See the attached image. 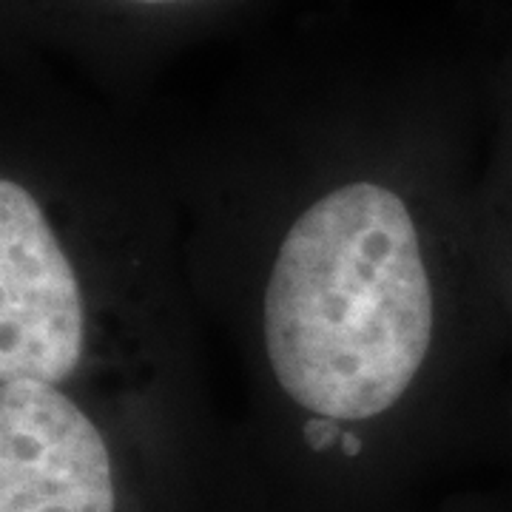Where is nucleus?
Wrapping results in <instances>:
<instances>
[{
    "label": "nucleus",
    "instance_id": "f257e3e1",
    "mask_svg": "<svg viewBox=\"0 0 512 512\" xmlns=\"http://www.w3.org/2000/svg\"><path fill=\"white\" fill-rule=\"evenodd\" d=\"M473 111L339 94L146 128L205 333L256 424L308 464L356 470L507 382Z\"/></svg>",
    "mask_w": 512,
    "mask_h": 512
},
{
    "label": "nucleus",
    "instance_id": "f03ea898",
    "mask_svg": "<svg viewBox=\"0 0 512 512\" xmlns=\"http://www.w3.org/2000/svg\"><path fill=\"white\" fill-rule=\"evenodd\" d=\"M205 325L174 191L148 143L80 106L15 92L0 131V373L92 402L123 441L200 436Z\"/></svg>",
    "mask_w": 512,
    "mask_h": 512
},
{
    "label": "nucleus",
    "instance_id": "7ed1b4c3",
    "mask_svg": "<svg viewBox=\"0 0 512 512\" xmlns=\"http://www.w3.org/2000/svg\"><path fill=\"white\" fill-rule=\"evenodd\" d=\"M123 447L83 396L0 373V512H123Z\"/></svg>",
    "mask_w": 512,
    "mask_h": 512
},
{
    "label": "nucleus",
    "instance_id": "20e7f679",
    "mask_svg": "<svg viewBox=\"0 0 512 512\" xmlns=\"http://www.w3.org/2000/svg\"><path fill=\"white\" fill-rule=\"evenodd\" d=\"M481 234L493 274L507 339V382L512 396V63L495 89L487 114V154L481 171Z\"/></svg>",
    "mask_w": 512,
    "mask_h": 512
},
{
    "label": "nucleus",
    "instance_id": "39448f33",
    "mask_svg": "<svg viewBox=\"0 0 512 512\" xmlns=\"http://www.w3.org/2000/svg\"><path fill=\"white\" fill-rule=\"evenodd\" d=\"M89 3L120 12V18L126 20H177L217 0H89Z\"/></svg>",
    "mask_w": 512,
    "mask_h": 512
}]
</instances>
